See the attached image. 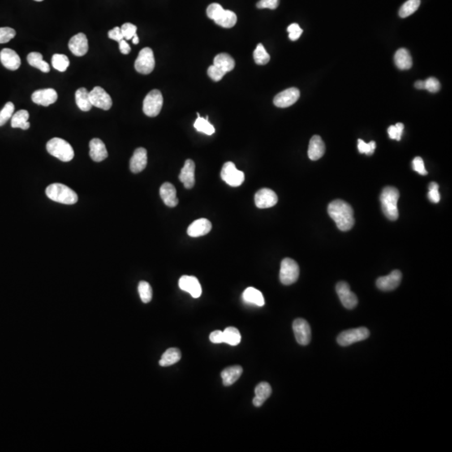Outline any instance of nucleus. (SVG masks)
<instances>
[{"label":"nucleus","mask_w":452,"mask_h":452,"mask_svg":"<svg viewBox=\"0 0 452 452\" xmlns=\"http://www.w3.org/2000/svg\"><path fill=\"white\" fill-rule=\"evenodd\" d=\"M328 212L340 230L348 231L354 226V209L347 202L342 199L333 200L328 205Z\"/></svg>","instance_id":"1"},{"label":"nucleus","mask_w":452,"mask_h":452,"mask_svg":"<svg viewBox=\"0 0 452 452\" xmlns=\"http://www.w3.org/2000/svg\"><path fill=\"white\" fill-rule=\"evenodd\" d=\"M400 199V192L396 188L387 186L383 190L380 195L381 208L384 216L389 221H396L398 218V200Z\"/></svg>","instance_id":"2"},{"label":"nucleus","mask_w":452,"mask_h":452,"mask_svg":"<svg viewBox=\"0 0 452 452\" xmlns=\"http://www.w3.org/2000/svg\"><path fill=\"white\" fill-rule=\"evenodd\" d=\"M47 197L53 201L64 204H75L77 203V194L68 186L62 183H52L45 190Z\"/></svg>","instance_id":"3"},{"label":"nucleus","mask_w":452,"mask_h":452,"mask_svg":"<svg viewBox=\"0 0 452 452\" xmlns=\"http://www.w3.org/2000/svg\"><path fill=\"white\" fill-rule=\"evenodd\" d=\"M46 149L49 154L62 162H70L74 157V150L68 142L64 139L54 138L47 143Z\"/></svg>","instance_id":"4"},{"label":"nucleus","mask_w":452,"mask_h":452,"mask_svg":"<svg viewBox=\"0 0 452 452\" xmlns=\"http://www.w3.org/2000/svg\"><path fill=\"white\" fill-rule=\"evenodd\" d=\"M164 97L158 90H152L143 101V113L150 117H157L162 110Z\"/></svg>","instance_id":"5"},{"label":"nucleus","mask_w":452,"mask_h":452,"mask_svg":"<svg viewBox=\"0 0 452 452\" xmlns=\"http://www.w3.org/2000/svg\"><path fill=\"white\" fill-rule=\"evenodd\" d=\"M300 274L299 265L295 260L290 258H285L281 264L280 281L284 285H291L298 281Z\"/></svg>","instance_id":"6"},{"label":"nucleus","mask_w":452,"mask_h":452,"mask_svg":"<svg viewBox=\"0 0 452 452\" xmlns=\"http://www.w3.org/2000/svg\"><path fill=\"white\" fill-rule=\"evenodd\" d=\"M368 337H369V331L368 330V328L362 327L342 332L337 337V341L338 344L342 347H346L355 342L367 339Z\"/></svg>","instance_id":"7"},{"label":"nucleus","mask_w":452,"mask_h":452,"mask_svg":"<svg viewBox=\"0 0 452 452\" xmlns=\"http://www.w3.org/2000/svg\"><path fill=\"white\" fill-rule=\"evenodd\" d=\"M135 69L143 75L152 72L155 67V59L153 51L151 48L146 47L139 52V57L135 61Z\"/></svg>","instance_id":"8"},{"label":"nucleus","mask_w":452,"mask_h":452,"mask_svg":"<svg viewBox=\"0 0 452 452\" xmlns=\"http://www.w3.org/2000/svg\"><path fill=\"white\" fill-rule=\"evenodd\" d=\"M221 178L225 183L232 187H238L242 185L245 180V174L243 172L236 169L234 163H225L223 166L221 173Z\"/></svg>","instance_id":"9"},{"label":"nucleus","mask_w":452,"mask_h":452,"mask_svg":"<svg viewBox=\"0 0 452 452\" xmlns=\"http://www.w3.org/2000/svg\"><path fill=\"white\" fill-rule=\"evenodd\" d=\"M89 98L92 105L102 110H109L113 105L110 95L100 87H94L93 90L89 92Z\"/></svg>","instance_id":"10"},{"label":"nucleus","mask_w":452,"mask_h":452,"mask_svg":"<svg viewBox=\"0 0 452 452\" xmlns=\"http://www.w3.org/2000/svg\"><path fill=\"white\" fill-rule=\"evenodd\" d=\"M337 296L342 304L347 309H354L358 305V298L351 290L349 284L345 281H339L336 286Z\"/></svg>","instance_id":"11"},{"label":"nucleus","mask_w":452,"mask_h":452,"mask_svg":"<svg viewBox=\"0 0 452 452\" xmlns=\"http://www.w3.org/2000/svg\"><path fill=\"white\" fill-rule=\"evenodd\" d=\"M293 332L295 334L297 342L301 345L309 344L312 337L311 328L306 320L302 318L296 319L293 324Z\"/></svg>","instance_id":"12"},{"label":"nucleus","mask_w":452,"mask_h":452,"mask_svg":"<svg viewBox=\"0 0 452 452\" xmlns=\"http://www.w3.org/2000/svg\"><path fill=\"white\" fill-rule=\"evenodd\" d=\"M300 97V91L298 88L291 87L280 92L275 96L273 102L277 108H286L293 105Z\"/></svg>","instance_id":"13"},{"label":"nucleus","mask_w":452,"mask_h":452,"mask_svg":"<svg viewBox=\"0 0 452 452\" xmlns=\"http://www.w3.org/2000/svg\"><path fill=\"white\" fill-rule=\"evenodd\" d=\"M278 198L276 193L270 189L259 190L255 195V205L259 209H267L277 204Z\"/></svg>","instance_id":"14"},{"label":"nucleus","mask_w":452,"mask_h":452,"mask_svg":"<svg viewBox=\"0 0 452 452\" xmlns=\"http://www.w3.org/2000/svg\"><path fill=\"white\" fill-rule=\"evenodd\" d=\"M402 280V273L398 270H394L390 274L377 279L376 286L380 290L389 291L397 288Z\"/></svg>","instance_id":"15"},{"label":"nucleus","mask_w":452,"mask_h":452,"mask_svg":"<svg viewBox=\"0 0 452 452\" xmlns=\"http://www.w3.org/2000/svg\"><path fill=\"white\" fill-rule=\"evenodd\" d=\"M178 286L181 290L190 293L194 298H199L201 296V285L195 277L183 276L178 281Z\"/></svg>","instance_id":"16"},{"label":"nucleus","mask_w":452,"mask_h":452,"mask_svg":"<svg viewBox=\"0 0 452 452\" xmlns=\"http://www.w3.org/2000/svg\"><path fill=\"white\" fill-rule=\"evenodd\" d=\"M88 40L87 35L79 33L74 35L69 41V49L75 57H83L88 51Z\"/></svg>","instance_id":"17"},{"label":"nucleus","mask_w":452,"mask_h":452,"mask_svg":"<svg viewBox=\"0 0 452 452\" xmlns=\"http://www.w3.org/2000/svg\"><path fill=\"white\" fill-rule=\"evenodd\" d=\"M31 98H32L33 102L37 105L48 107L57 101L58 94H57V91H55L51 88L38 90L32 94Z\"/></svg>","instance_id":"18"},{"label":"nucleus","mask_w":452,"mask_h":452,"mask_svg":"<svg viewBox=\"0 0 452 452\" xmlns=\"http://www.w3.org/2000/svg\"><path fill=\"white\" fill-rule=\"evenodd\" d=\"M147 164H148L147 150L143 148H137L130 160V170L134 174H139L145 169Z\"/></svg>","instance_id":"19"},{"label":"nucleus","mask_w":452,"mask_h":452,"mask_svg":"<svg viewBox=\"0 0 452 452\" xmlns=\"http://www.w3.org/2000/svg\"><path fill=\"white\" fill-rule=\"evenodd\" d=\"M0 61L5 68L10 70H16L21 65V60L19 55L11 49H2L0 52Z\"/></svg>","instance_id":"20"},{"label":"nucleus","mask_w":452,"mask_h":452,"mask_svg":"<svg viewBox=\"0 0 452 452\" xmlns=\"http://www.w3.org/2000/svg\"><path fill=\"white\" fill-rule=\"evenodd\" d=\"M195 164L193 160L188 159L184 163V166L181 169L179 174V180L183 183V186L187 190H190L195 186Z\"/></svg>","instance_id":"21"},{"label":"nucleus","mask_w":452,"mask_h":452,"mask_svg":"<svg viewBox=\"0 0 452 452\" xmlns=\"http://www.w3.org/2000/svg\"><path fill=\"white\" fill-rule=\"evenodd\" d=\"M325 143L322 139L321 137L315 135L310 140L307 154H308L310 159L312 161H316L324 156L325 153Z\"/></svg>","instance_id":"22"},{"label":"nucleus","mask_w":452,"mask_h":452,"mask_svg":"<svg viewBox=\"0 0 452 452\" xmlns=\"http://www.w3.org/2000/svg\"><path fill=\"white\" fill-rule=\"evenodd\" d=\"M212 225L207 219H199L191 224L188 228V234L191 237H199L205 235L210 231Z\"/></svg>","instance_id":"23"},{"label":"nucleus","mask_w":452,"mask_h":452,"mask_svg":"<svg viewBox=\"0 0 452 452\" xmlns=\"http://www.w3.org/2000/svg\"><path fill=\"white\" fill-rule=\"evenodd\" d=\"M90 157L95 162H101L108 156V150L103 142L99 139H93L90 142Z\"/></svg>","instance_id":"24"},{"label":"nucleus","mask_w":452,"mask_h":452,"mask_svg":"<svg viewBox=\"0 0 452 452\" xmlns=\"http://www.w3.org/2000/svg\"><path fill=\"white\" fill-rule=\"evenodd\" d=\"M160 196L162 198L163 201L167 206H177L178 204V199L177 198V191L175 187L172 183H164L159 190Z\"/></svg>","instance_id":"25"},{"label":"nucleus","mask_w":452,"mask_h":452,"mask_svg":"<svg viewBox=\"0 0 452 452\" xmlns=\"http://www.w3.org/2000/svg\"><path fill=\"white\" fill-rule=\"evenodd\" d=\"M243 373L242 366L235 365L228 367L221 372L223 384L225 386H230L239 380Z\"/></svg>","instance_id":"26"},{"label":"nucleus","mask_w":452,"mask_h":452,"mask_svg":"<svg viewBox=\"0 0 452 452\" xmlns=\"http://www.w3.org/2000/svg\"><path fill=\"white\" fill-rule=\"evenodd\" d=\"M272 387L268 383L261 382L255 387V398H253V405L255 407H260L264 402L272 394Z\"/></svg>","instance_id":"27"},{"label":"nucleus","mask_w":452,"mask_h":452,"mask_svg":"<svg viewBox=\"0 0 452 452\" xmlns=\"http://www.w3.org/2000/svg\"><path fill=\"white\" fill-rule=\"evenodd\" d=\"M394 63L400 70H409L412 67V57L409 50L406 49H400L394 55Z\"/></svg>","instance_id":"28"},{"label":"nucleus","mask_w":452,"mask_h":452,"mask_svg":"<svg viewBox=\"0 0 452 452\" xmlns=\"http://www.w3.org/2000/svg\"><path fill=\"white\" fill-rule=\"evenodd\" d=\"M223 28L230 29L234 27L237 22L236 14L230 10H223L214 20Z\"/></svg>","instance_id":"29"},{"label":"nucleus","mask_w":452,"mask_h":452,"mask_svg":"<svg viewBox=\"0 0 452 452\" xmlns=\"http://www.w3.org/2000/svg\"><path fill=\"white\" fill-rule=\"evenodd\" d=\"M243 299L245 302L256 305L258 307H262L265 304L262 293L254 287H248L244 290Z\"/></svg>","instance_id":"30"},{"label":"nucleus","mask_w":452,"mask_h":452,"mask_svg":"<svg viewBox=\"0 0 452 452\" xmlns=\"http://www.w3.org/2000/svg\"><path fill=\"white\" fill-rule=\"evenodd\" d=\"M30 114L28 111L19 110L11 117V127L13 128H20L27 130L31 127V123L28 122Z\"/></svg>","instance_id":"31"},{"label":"nucleus","mask_w":452,"mask_h":452,"mask_svg":"<svg viewBox=\"0 0 452 452\" xmlns=\"http://www.w3.org/2000/svg\"><path fill=\"white\" fill-rule=\"evenodd\" d=\"M213 65L221 69L225 73H228L234 68L235 62L230 55L226 54V53H221L215 57Z\"/></svg>","instance_id":"32"},{"label":"nucleus","mask_w":452,"mask_h":452,"mask_svg":"<svg viewBox=\"0 0 452 452\" xmlns=\"http://www.w3.org/2000/svg\"><path fill=\"white\" fill-rule=\"evenodd\" d=\"M181 359V352L176 348H170L164 352L162 358L159 361V365L162 367H169V366L175 364Z\"/></svg>","instance_id":"33"},{"label":"nucleus","mask_w":452,"mask_h":452,"mask_svg":"<svg viewBox=\"0 0 452 452\" xmlns=\"http://www.w3.org/2000/svg\"><path fill=\"white\" fill-rule=\"evenodd\" d=\"M75 101L78 108L83 112H88L92 109V105L90 101L89 92L84 87H82L75 92Z\"/></svg>","instance_id":"34"},{"label":"nucleus","mask_w":452,"mask_h":452,"mask_svg":"<svg viewBox=\"0 0 452 452\" xmlns=\"http://www.w3.org/2000/svg\"><path fill=\"white\" fill-rule=\"evenodd\" d=\"M28 63L31 66L41 70L42 72L48 73L50 70L49 64L43 60L42 55L39 52H31L27 57Z\"/></svg>","instance_id":"35"},{"label":"nucleus","mask_w":452,"mask_h":452,"mask_svg":"<svg viewBox=\"0 0 452 452\" xmlns=\"http://www.w3.org/2000/svg\"><path fill=\"white\" fill-rule=\"evenodd\" d=\"M223 336H224V342L231 346H236L242 340V336L239 330L234 327L225 328V331L223 332Z\"/></svg>","instance_id":"36"},{"label":"nucleus","mask_w":452,"mask_h":452,"mask_svg":"<svg viewBox=\"0 0 452 452\" xmlns=\"http://www.w3.org/2000/svg\"><path fill=\"white\" fill-rule=\"evenodd\" d=\"M197 119H196L195 124H194L195 128L199 132H203V134H206V135H212V134H215L216 129L214 127L213 125L211 124L210 122H209L208 117H206V118L201 117L199 115V113H197Z\"/></svg>","instance_id":"37"},{"label":"nucleus","mask_w":452,"mask_h":452,"mask_svg":"<svg viewBox=\"0 0 452 452\" xmlns=\"http://www.w3.org/2000/svg\"><path fill=\"white\" fill-rule=\"evenodd\" d=\"M420 0H408L402 6L398 12L401 18H406L414 14L419 9Z\"/></svg>","instance_id":"38"},{"label":"nucleus","mask_w":452,"mask_h":452,"mask_svg":"<svg viewBox=\"0 0 452 452\" xmlns=\"http://www.w3.org/2000/svg\"><path fill=\"white\" fill-rule=\"evenodd\" d=\"M52 66L56 70L64 72L70 66V61L65 55L55 54L52 57Z\"/></svg>","instance_id":"39"},{"label":"nucleus","mask_w":452,"mask_h":452,"mask_svg":"<svg viewBox=\"0 0 452 452\" xmlns=\"http://www.w3.org/2000/svg\"><path fill=\"white\" fill-rule=\"evenodd\" d=\"M254 60L257 65H265L270 61V55L265 50L262 44H258L253 54Z\"/></svg>","instance_id":"40"},{"label":"nucleus","mask_w":452,"mask_h":452,"mask_svg":"<svg viewBox=\"0 0 452 452\" xmlns=\"http://www.w3.org/2000/svg\"><path fill=\"white\" fill-rule=\"evenodd\" d=\"M139 293L141 300L143 303L150 302L152 298V290L150 284L147 281H142L139 284Z\"/></svg>","instance_id":"41"},{"label":"nucleus","mask_w":452,"mask_h":452,"mask_svg":"<svg viewBox=\"0 0 452 452\" xmlns=\"http://www.w3.org/2000/svg\"><path fill=\"white\" fill-rule=\"evenodd\" d=\"M14 105L12 102H7L2 110L0 111V127H2L11 118L14 113Z\"/></svg>","instance_id":"42"},{"label":"nucleus","mask_w":452,"mask_h":452,"mask_svg":"<svg viewBox=\"0 0 452 452\" xmlns=\"http://www.w3.org/2000/svg\"><path fill=\"white\" fill-rule=\"evenodd\" d=\"M358 148H359L360 153H365L368 156H371L375 152V148H376V143H375V141H371L370 143H366L362 139H359V141H358Z\"/></svg>","instance_id":"43"},{"label":"nucleus","mask_w":452,"mask_h":452,"mask_svg":"<svg viewBox=\"0 0 452 452\" xmlns=\"http://www.w3.org/2000/svg\"><path fill=\"white\" fill-rule=\"evenodd\" d=\"M429 189V193H428V198L430 201L432 202L434 204H437L441 200V195L439 193V184L436 182H431L428 186Z\"/></svg>","instance_id":"44"},{"label":"nucleus","mask_w":452,"mask_h":452,"mask_svg":"<svg viewBox=\"0 0 452 452\" xmlns=\"http://www.w3.org/2000/svg\"><path fill=\"white\" fill-rule=\"evenodd\" d=\"M137 26L131 23H123L121 27L122 35L126 40H131L134 35H137Z\"/></svg>","instance_id":"45"},{"label":"nucleus","mask_w":452,"mask_h":452,"mask_svg":"<svg viewBox=\"0 0 452 452\" xmlns=\"http://www.w3.org/2000/svg\"><path fill=\"white\" fill-rule=\"evenodd\" d=\"M404 131V124L398 122L394 126H390L388 128V134H389V138L394 140L401 141V137Z\"/></svg>","instance_id":"46"},{"label":"nucleus","mask_w":452,"mask_h":452,"mask_svg":"<svg viewBox=\"0 0 452 452\" xmlns=\"http://www.w3.org/2000/svg\"><path fill=\"white\" fill-rule=\"evenodd\" d=\"M15 35H16V32L14 29L10 28V27L0 28V44L10 42L12 39H14Z\"/></svg>","instance_id":"47"},{"label":"nucleus","mask_w":452,"mask_h":452,"mask_svg":"<svg viewBox=\"0 0 452 452\" xmlns=\"http://www.w3.org/2000/svg\"><path fill=\"white\" fill-rule=\"evenodd\" d=\"M424 89L432 93H436L441 89V83L436 78L429 77L424 81Z\"/></svg>","instance_id":"48"},{"label":"nucleus","mask_w":452,"mask_h":452,"mask_svg":"<svg viewBox=\"0 0 452 452\" xmlns=\"http://www.w3.org/2000/svg\"><path fill=\"white\" fill-rule=\"evenodd\" d=\"M207 73H208L209 77H210L212 80L215 81V82H220V81L222 80L224 75L226 74L225 71H223L221 69L219 68V67L215 66V65H212V66H209Z\"/></svg>","instance_id":"49"},{"label":"nucleus","mask_w":452,"mask_h":452,"mask_svg":"<svg viewBox=\"0 0 452 452\" xmlns=\"http://www.w3.org/2000/svg\"><path fill=\"white\" fill-rule=\"evenodd\" d=\"M287 31H288L289 33V38L293 41L298 40L300 38L301 35H302V32H303L300 26L296 23H291L290 25H289L288 28H287Z\"/></svg>","instance_id":"50"},{"label":"nucleus","mask_w":452,"mask_h":452,"mask_svg":"<svg viewBox=\"0 0 452 452\" xmlns=\"http://www.w3.org/2000/svg\"><path fill=\"white\" fill-rule=\"evenodd\" d=\"M223 10H224V9H223L222 6H221L220 4L214 3V4H211L210 5H209V7L207 8V15H208L209 19L215 20L216 17L218 16L219 14H220Z\"/></svg>","instance_id":"51"},{"label":"nucleus","mask_w":452,"mask_h":452,"mask_svg":"<svg viewBox=\"0 0 452 452\" xmlns=\"http://www.w3.org/2000/svg\"><path fill=\"white\" fill-rule=\"evenodd\" d=\"M412 167L413 169L420 175H427L428 174L427 169L424 168V161L420 157H416L413 159Z\"/></svg>","instance_id":"52"},{"label":"nucleus","mask_w":452,"mask_h":452,"mask_svg":"<svg viewBox=\"0 0 452 452\" xmlns=\"http://www.w3.org/2000/svg\"><path fill=\"white\" fill-rule=\"evenodd\" d=\"M280 0H260L256 5L258 9H270L276 10L278 7Z\"/></svg>","instance_id":"53"},{"label":"nucleus","mask_w":452,"mask_h":452,"mask_svg":"<svg viewBox=\"0 0 452 452\" xmlns=\"http://www.w3.org/2000/svg\"><path fill=\"white\" fill-rule=\"evenodd\" d=\"M108 37L112 39V40H116L117 42H119L122 40H124V37H123L122 31H121V28H119V27H115L113 30H111L108 32Z\"/></svg>","instance_id":"54"},{"label":"nucleus","mask_w":452,"mask_h":452,"mask_svg":"<svg viewBox=\"0 0 452 452\" xmlns=\"http://www.w3.org/2000/svg\"><path fill=\"white\" fill-rule=\"evenodd\" d=\"M209 340L213 343H222V342H224L223 332L220 330L214 331L209 335Z\"/></svg>","instance_id":"55"},{"label":"nucleus","mask_w":452,"mask_h":452,"mask_svg":"<svg viewBox=\"0 0 452 452\" xmlns=\"http://www.w3.org/2000/svg\"><path fill=\"white\" fill-rule=\"evenodd\" d=\"M120 51L122 52L123 55H127L131 51V47L128 45V43L126 40H122L119 41Z\"/></svg>","instance_id":"56"},{"label":"nucleus","mask_w":452,"mask_h":452,"mask_svg":"<svg viewBox=\"0 0 452 452\" xmlns=\"http://www.w3.org/2000/svg\"><path fill=\"white\" fill-rule=\"evenodd\" d=\"M415 87L418 90L424 89V81H417L415 83Z\"/></svg>","instance_id":"57"},{"label":"nucleus","mask_w":452,"mask_h":452,"mask_svg":"<svg viewBox=\"0 0 452 452\" xmlns=\"http://www.w3.org/2000/svg\"><path fill=\"white\" fill-rule=\"evenodd\" d=\"M131 40H132V43H134V45H138L139 43V38L138 35H134Z\"/></svg>","instance_id":"58"},{"label":"nucleus","mask_w":452,"mask_h":452,"mask_svg":"<svg viewBox=\"0 0 452 452\" xmlns=\"http://www.w3.org/2000/svg\"><path fill=\"white\" fill-rule=\"evenodd\" d=\"M35 1H37V2H41V1H44V0H35Z\"/></svg>","instance_id":"59"}]
</instances>
